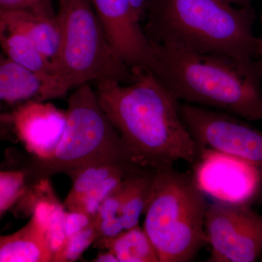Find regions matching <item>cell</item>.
Wrapping results in <instances>:
<instances>
[{"instance_id": "obj_1", "label": "cell", "mask_w": 262, "mask_h": 262, "mask_svg": "<svg viewBox=\"0 0 262 262\" xmlns=\"http://www.w3.org/2000/svg\"><path fill=\"white\" fill-rule=\"evenodd\" d=\"M132 70L131 83L94 82V91L134 161L151 169L179 160L194 163L199 149L181 115L180 101L151 71Z\"/></svg>"}, {"instance_id": "obj_2", "label": "cell", "mask_w": 262, "mask_h": 262, "mask_svg": "<svg viewBox=\"0 0 262 262\" xmlns=\"http://www.w3.org/2000/svg\"><path fill=\"white\" fill-rule=\"evenodd\" d=\"M151 72L180 102L262 120V66L198 53L173 41L151 42Z\"/></svg>"}, {"instance_id": "obj_3", "label": "cell", "mask_w": 262, "mask_h": 262, "mask_svg": "<svg viewBox=\"0 0 262 262\" xmlns=\"http://www.w3.org/2000/svg\"><path fill=\"white\" fill-rule=\"evenodd\" d=\"M253 8L223 0H151L143 27L150 42L173 41L192 51L241 62L257 57Z\"/></svg>"}, {"instance_id": "obj_4", "label": "cell", "mask_w": 262, "mask_h": 262, "mask_svg": "<svg viewBox=\"0 0 262 262\" xmlns=\"http://www.w3.org/2000/svg\"><path fill=\"white\" fill-rule=\"evenodd\" d=\"M208 206L192 173L179 171L173 165L154 169L143 229L160 262L192 261L208 244Z\"/></svg>"}, {"instance_id": "obj_5", "label": "cell", "mask_w": 262, "mask_h": 262, "mask_svg": "<svg viewBox=\"0 0 262 262\" xmlns=\"http://www.w3.org/2000/svg\"><path fill=\"white\" fill-rule=\"evenodd\" d=\"M65 112L64 130L53 152L44 158L32 155L23 168L27 186L94 164L137 165L91 84L76 88Z\"/></svg>"}, {"instance_id": "obj_6", "label": "cell", "mask_w": 262, "mask_h": 262, "mask_svg": "<svg viewBox=\"0 0 262 262\" xmlns=\"http://www.w3.org/2000/svg\"><path fill=\"white\" fill-rule=\"evenodd\" d=\"M61 48L56 80L61 98L90 82L131 83L135 75L108 42L91 0H59Z\"/></svg>"}, {"instance_id": "obj_7", "label": "cell", "mask_w": 262, "mask_h": 262, "mask_svg": "<svg viewBox=\"0 0 262 262\" xmlns=\"http://www.w3.org/2000/svg\"><path fill=\"white\" fill-rule=\"evenodd\" d=\"M180 112L199 153L203 149L215 150L256 169L261 180L262 201V131L225 112L182 102Z\"/></svg>"}, {"instance_id": "obj_8", "label": "cell", "mask_w": 262, "mask_h": 262, "mask_svg": "<svg viewBox=\"0 0 262 262\" xmlns=\"http://www.w3.org/2000/svg\"><path fill=\"white\" fill-rule=\"evenodd\" d=\"M205 228L211 246L208 262H254L262 255V216L248 203L215 201Z\"/></svg>"}, {"instance_id": "obj_9", "label": "cell", "mask_w": 262, "mask_h": 262, "mask_svg": "<svg viewBox=\"0 0 262 262\" xmlns=\"http://www.w3.org/2000/svg\"><path fill=\"white\" fill-rule=\"evenodd\" d=\"M192 172L200 189L228 203L261 200V180L256 169L238 158L212 149L200 151Z\"/></svg>"}, {"instance_id": "obj_10", "label": "cell", "mask_w": 262, "mask_h": 262, "mask_svg": "<svg viewBox=\"0 0 262 262\" xmlns=\"http://www.w3.org/2000/svg\"><path fill=\"white\" fill-rule=\"evenodd\" d=\"M110 46L131 69L151 70L154 49L130 0H91Z\"/></svg>"}, {"instance_id": "obj_11", "label": "cell", "mask_w": 262, "mask_h": 262, "mask_svg": "<svg viewBox=\"0 0 262 262\" xmlns=\"http://www.w3.org/2000/svg\"><path fill=\"white\" fill-rule=\"evenodd\" d=\"M10 115L17 138L31 155L44 158L53 152L64 130L66 112L51 103L30 101Z\"/></svg>"}, {"instance_id": "obj_12", "label": "cell", "mask_w": 262, "mask_h": 262, "mask_svg": "<svg viewBox=\"0 0 262 262\" xmlns=\"http://www.w3.org/2000/svg\"><path fill=\"white\" fill-rule=\"evenodd\" d=\"M56 82L0 54V103L15 105L60 98Z\"/></svg>"}, {"instance_id": "obj_13", "label": "cell", "mask_w": 262, "mask_h": 262, "mask_svg": "<svg viewBox=\"0 0 262 262\" xmlns=\"http://www.w3.org/2000/svg\"><path fill=\"white\" fill-rule=\"evenodd\" d=\"M0 18L25 33L43 56L51 61L56 72L61 31L52 0L34 9L0 13Z\"/></svg>"}, {"instance_id": "obj_14", "label": "cell", "mask_w": 262, "mask_h": 262, "mask_svg": "<svg viewBox=\"0 0 262 262\" xmlns=\"http://www.w3.org/2000/svg\"><path fill=\"white\" fill-rule=\"evenodd\" d=\"M46 232L32 216L14 233L0 235V262H53Z\"/></svg>"}, {"instance_id": "obj_15", "label": "cell", "mask_w": 262, "mask_h": 262, "mask_svg": "<svg viewBox=\"0 0 262 262\" xmlns=\"http://www.w3.org/2000/svg\"><path fill=\"white\" fill-rule=\"evenodd\" d=\"M0 48L11 61L54 81L56 84V69L51 61L43 56L25 33L1 18Z\"/></svg>"}, {"instance_id": "obj_16", "label": "cell", "mask_w": 262, "mask_h": 262, "mask_svg": "<svg viewBox=\"0 0 262 262\" xmlns=\"http://www.w3.org/2000/svg\"><path fill=\"white\" fill-rule=\"evenodd\" d=\"M144 167L138 165L99 163L89 165L67 174L72 182V188L66 198L63 206L68 211H73L88 193L108 177L117 174H134L142 171Z\"/></svg>"}, {"instance_id": "obj_17", "label": "cell", "mask_w": 262, "mask_h": 262, "mask_svg": "<svg viewBox=\"0 0 262 262\" xmlns=\"http://www.w3.org/2000/svg\"><path fill=\"white\" fill-rule=\"evenodd\" d=\"M154 169L146 168L122 182L119 193L120 196V218L125 230L139 225L141 215L149 196Z\"/></svg>"}, {"instance_id": "obj_18", "label": "cell", "mask_w": 262, "mask_h": 262, "mask_svg": "<svg viewBox=\"0 0 262 262\" xmlns=\"http://www.w3.org/2000/svg\"><path fill=\"white\" fill-rule=\"evenodd\" d=\"M103 249L113 252L118 262H160L154 246L139 225L107 241Z\"/></svg>"}, {"instance_id": "obj_19", "label": "cell", "mask_w": 262, "mask_h": 262, "mask_svg": "<svg viewBox=\"0 0 262 262\" xmlns=\"http://www.w3.org/2000/svg\"><path fill=\"white\" fill-rule=\"evenodd\" d=\"M27 189L23 170H0V219L18 203Z\"/></svg>"}, {"instance_id": "obj_20", "label": "cell", "mask_w": 262, "mask_h": 262, "mask_svg": "<svg viewBox=\"0 0 262 262\" xmlns=\"http://www.w3.org/2000/svg\"><path fill=\"white\" fill-rule=\"evenodd\" d=\"M132 175L134 174L128 175V174L121 173L108 177L106 180L101 182L99 185L94 188L93 190L88 193L81 200L79 204L73 211H80L91 215V216H96L101 203L108 196L116 192L125 179Z\"/></svg>"}, {"instance_id": "obj_21", "label": "cell", "mask_w": 262, "mask_h": 262, "mask_svg": "<svg viewBox=\"0 0 262 262\" xmlns=\"http://www.w3.org/2000/svg\"><path fill=\"white\" fill-rule=\"evenodd\" d=\"M96 237L97 227L95 218L94 222L89 227L67 238L63 249L55 257L53 262L77 261L91 245L94 244Z\"/></svg>"}, {"instance_id": "obj_22", "label": "cell", "mask_w": 262, "mask_h": 262, "mask_svg": "<svg viewBox=\"0 0 262 262\" xmlns=\"http://www.w3.org/2000/svg\"><path fill=\"white\" fill-rule=\"evenodd\" d=\"M65 207L61 203L55 208L51 220L46 229V237L52 253L53 259L58 254L67 242V237L65 232Z\"/></svg>"}, {"instance_id": "obj_23", "label": "cell", "mask_w": 262, "mask_h": 262, "mask_svg": "<svg viewBox=\"0 0 262 262\" xmlns=\"http://www.w3.org/2000/svg\"><path fill=\"white\" fill-rule=\"evenodd\" d=\"M94 220L95 216H91L82 211H67L65 217V232L67 238L89 227Z\"/></svg>"}, {"instance_id": "obj_24", "label": "cell", "mask_w": 262, "mask_h": 262, "mask_svg": "<svg viewBox=\"0 0 262 262\" xmlns=\"http://www.w3.org/2000/svg\"><path fill=\"white\" fill-rule=\"evenodd\" d=\"M51 0H0V13L32 10Z\"/></svg>"}, {"instance_id": "obj_25", "label": "cell", "mask_w": 262, "mask_h": 262, "mask_svg": "<svg viewBox=\"0 0 262 262\" xmlns=\"http://www.w3.org/2000/svg\"><path fill=\"white\" fill-rule=\"evenodd\" d=\"M16 135L12 122L10 114H4L0 112V142L6 141H15Z\"/></svg>"}, {"instance_id": "obj_26", "label": "cell", "mask_w": 262, "mask_h": 262, "mask_svg": "<svg viewBox=\"0 0 262 262\" xmlns=\"http://www.w3.org/2000/svg\"><path fill=\"white\" fill-rule=\"evenodd\" d=\"M131 5L141 22L144 21L151 0H130Z\"/></svg>"}, {"instance_id": "obj_27", "label": "cell", "mask_w": 262, "mask_h": 262, "mask_svg": "<svg viewBox=\"0 0 262 262\" xmlns=\"http://www.w3.org/2000/svg\"><path fill=\"white\" fill-rule=\"evenodd\" d=\"M92 262H118L116 256L114 255L113 252L106 250V251H103L98 253V256L91 261Z\"/></svg>"}, {"instance_id": "obj_28", "label": "cell", "mask_w": 262, "mask_h": 262, "mask_svg": "<svg viewBox=\"0 0 262 262\" xmlns=\"http://www.w3.org/2000/svg\"><path fill=\"white\" fill-rule=\"evenodd\" d=\"M223 1L231 5H236V6L252 8L251 0H223Z\"/></svg>"}, {"instance_id": "obj_29", "label": "cell", "mask_w": 262, "mask_h": 262, "mask_svg": "<svg viewBox=\"0 0 262 262\" xmlns=\"http://www.w3.org/2000/svg\"><path fill=\"white\" fill-rule=\"evenodd\" d=\"M257 57L258 61H260L262 66V34L261 37H258Z\"/></svg>"}, {"instance_id": "obj_30", "label": "cell", "mask_w": 262, "mask_h": 262, "mask_svg": "<svg viewBox=\"0 0 262 262\" xmlns=\"http://www.w3.org/2000/svg\"><path fill=\"white\" fill-rule=\"evenodd\" d=\"M261 261L262 262V258H261Z\"/></svg>"}]
</instances>
